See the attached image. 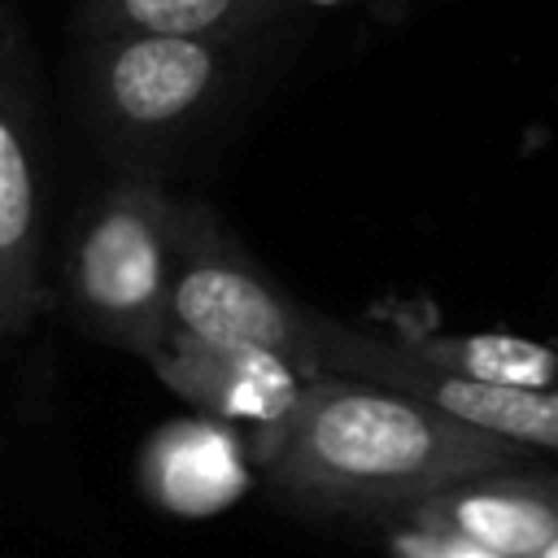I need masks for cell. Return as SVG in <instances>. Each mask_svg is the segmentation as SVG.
I'll return each instance as SVG.
<instances>
[{
  "label": "cell",
  "mask_w": 558,
  "mask_h": 558,
  "mask_svg": "<svg viewBox=\"0 0 558 558\" xmlns=\"http://www.w3.org/2000/svg\"><path fill=\"white\" fill-rule=\"evenodd\" d=\"M301 4H323V9H336V4H349V0H301Z\"/></svg>",
  "instance_id": "5bb4252c"
},
{
  "label": "cell",
  "mask_w": 558,
  "mask_h": 558,
  "mask_svg": "<svg viewBox=\"0 0 558 558\" xmlns=\"http://www.w3.org/2000/svg\"><path fill=\"white\" fill-rule=\"evenodd\" d=\"M153 371L174 397L192 401L196 414H209L248 432L279 423L296 401L301 384L310 379L296 362L270 349L205 344L179 331L166 336L161 353L153 357Z\"/></svg>",
  "instance_id": "52a82bcc"
},
{
  "label": "cell",
  "mask_w": 558,
  "mask_h": 558,
  "mask_svg": "<svg viewBox=\"0 0 558 558\" xmlns=\"http://www.w3.org/2000/svg\"><path fill=\"white\" fill-rule=\"evenodd\" d=\"M44 196L26 70L0 17V336H17L44 305Z\"/></svg>",
  "instance_id": "8992f818"
},
{
  "label": "cell",
  "mask_w": 558,
  "mask_h": 558,
  "mask_svg": "<svg viewBox=\"0 0 558 558\" xmlns=\"http://www.w3.org/2000/svg\"><path fill=\"white\" fill-rule=\"evenodd\" d=\"M310 353L318 375H353L418 397L458 423L501 436L519 449H558V388H501L462 379L423 362L397 336H371L323 314H310Z\"/></svg>",
  "instance_id": "5b68a950"
},
{
  "label": "cell",
  "mask_w": 558,
  "mask_h": 558,
  "mask_svg": "<svg viewBox=\"0 0 558 558\" xmlns=\"http://www.w3.org/2000/svg\"><path fill=\"white\" fill-rule=\"evenodd\" d=\"M392 558H497L453 532L440 527H423V523H405L392 532Z\"/></svg>",
  "instance_id": "7c38bea8"
},
{
  "label": "cell",
  "mask_w": 558,
  "mask_h": 558,
  "mask_svg": "<svg viewBox=\"0 0 558 558\" xmlns=\"http://www.w3.org/2000/svg\"><path fill=\"white\" fill-rule=\"evenodd\" d=\"M532 558H558V536H554V541H549V545H541V549H536V554H532Z\"/></svg>",
  "instance_id": "4fadbf2b"
},
{
  "label": "cell",
  "mask_w": 558,
  "mask_h": 558,
  "mask_svg": "<svg viewBox=\"0 0 558 558\" xmlns=\"http://www.w3.org/2000/svg\"><path fill=\"white\" fill-rule=\"evenodd\" d=\"M231 70V39L100 35L87 61V109L126 153H161L214 105Z\"/></svg>",
  "instance_id": "277c9868"
},
{
  "label": "cell",
  "mask_w": 558,
  "mask_h": 558,
  "mask_svg": "<svg viewBox=\"0 0 558 558\" xmlns=\"http://www.w3.org/2000/svg\"><path fill=\"white\" fill-rule=\"evenodd\" d=\"M310 314L235 244L209 205H174V275H170V331L205 344L270 349L314 371Z\"/></svg>",
  "instance_id": "3957f363"
},
{
  "label": "cell",
  "mask_w": 558,
  "mask_h": 558,
  "mask_svg": "<svg viewBox=\"0 0 558 558\" xmlns=\"http://www.w3.org/2000/svg\"><path fill=\"white\" fill-rule=\"evenodd\" d=\"M397 340L423 362L501 388H558V349L510 331H432L401 327Z\"/></svg>",
  "instance_id": "30bf717a"
},
{
  "label": "cell",
  "mask_w": 558,
  "mask_h": 558,
  "mask_svg": "<svg viewBox=\"0 0 558 558\" xmlns=\"http://www.w3.org/2000/svg\"><path fill=\"white\" fill-rule=\"evenodd\" d=\"M405 523L453 532L497 558H532L558 536V475L484 471L423 497Z\"/></svg>",
  "instance_id": "ba28073f"
},
{
  "label": "cell",
  "mask_w": 558,
  "mask_h": 558,
  "mask_svg": "<svg viewBox=\"0 0 558 558\" xmlns=\"http://www.w3.org/2000/svg\"><path fill=\"white\" fill-rule=\"evenodd\" d=\"M292 0H87L83 26L100 35H196L235 39L270 22Z\"/></svg>",
  "instance_id": "8fae6325"
},
{
  "label": "cell",
  "mask_w": 558,
  "mask_h": 558,
  "mask_svg": "<svg viewBox=\"0 0 558 558\" xmlns=\"http://www.w3.org/2000/svg\"><path fill=\"white\" fill-rule=\"evenodd\" d=\"M174 205L157 179H122L92 205L70 248L78 318L148 362L170 336Z\"/></svg>",
  "instance_id": "7a4b0ae2"
},
{
  "label": "cell",
  "mask_w": 558,
  "mask_h": 558,
  "mask_svg": "<svg viewBox=\"0 0 558 558\" xmlns=\"http://www.w3.org/2000/svg\"><path fill=\"white\" fill-rule=\"evenodd\" d=\"M248 453L288 501L401 519L458 480L523 462L519 445L353 375H310Z\"/></svg>",
  "instance_id": "6da1fadb"
},
{
  "label": "cell",
  "mask_w": 558,
  "mask_h": 558,
  "mask_svg": "<svg viewBox=\"0 0 558 558\" xmlns=\"http://www.w3.org/2000/svg\"><path fill=\"white\" fill-rule=\"evenodd\" d=\"M248 480V440L231 423L209 414L161 423L140 449V488L166 514H218L244 497Z\"/></svg>",
  "instance_id": "9c48e42d"
}]
</instances>
